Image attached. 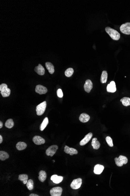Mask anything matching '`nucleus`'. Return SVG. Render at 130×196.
<instances>
[{"label": "nucleus", "instance_id": "obj_1", "mask_svg": "<svg viewBox=\"0 0 130 196\" xmlns=\"http://www.w3.org/2000/svg\"><path fill=\"white\" fill-rule=\"evenodd\" d=\"M105 31L113 40H118L120 38V34L116 30L112 29L109 27H107L105 28Z\"/></svg>", "mask_w": 130, "mask_h": 196}, {"label": "nucleus", "instance_id": "obj_2", "mask_svg": "<svg viewBox=\"0 0 130 196\" xmlns=\"http://www.w3.org/2000/svg\"><path fill=\"white\" fill-rule=\"evenodd\" d=\"M0 91L3 97L9 96L11 93V90L8 88V86L5 83H3L0 85Z\"/></svg>", "mask_w": 130, "mask_h": 196}, {"label": "nucleus", "instance_id": "obj_3", "mask_svg": "<svg viewBox=\"0 0 130 196\" xmlns=\"http://www.w3.org/2000/svg\"><path fill=\"white\" fill-rule=\"evenodd\" d=\"M46 107V101L41 103L36 107V111L37 115L41 116L45 113Z\"/></svg>", "mask_w": 130, "mask_h": 196}, {"label": "nucleus", "instance_id": "obj_4", "mask_svg": "<svg viewBox=\"0 0 130 196\" xmlns=\"http://www.w3.org/2000/svg\"><path fill=\"white\" fill-rule=\"evenodd\" d=\"M115 163L118 166L121 167L123 165L125 164L128 162V159L126 157L123 156H120L118 158H115Z\"/></svg>", "mask_w": 130, "mask_h": 196}, {"label": "nucleus", "instance_id": "obj_5", "mask_svg": "<svg viewBox=\"0 0 130 196\" xmlns=\"http://www.w3.org/2000/svg\"><path fill=\"white\" fill-rule=\"evenodd\" d=\"M120 30L123 34L130 35V22H126L122 24L120 27Z\"/></svg>", "mask_w": 130, "mask_h": 196}, {"label": "nucleus", "instance_id": "obj_6", "mask_svg": "<svg viewBox=\"0 0 130 196\" xmlns=\"http://www.w3.org/2000/svg\"><path fill=\"white\" fill-rule=\"evenodd\" d=\"M58 149V146L56 145H53L50 146L46 151V153L47 156L53 157L55 153Z\"/></svg>", "mask_w": 130, "mask_h": 196}, {"label": "nucleus", "instance_id": "obj_7", "mask_svg": "<svg viewBox=\"0 0 130 196\" xmlns=\"http://www.w3.org/2000/svg\"><path fill=\"white\" fill-rule=\"evenodd\" d=\"M62 192V189L60 187L53 188L50 191V194L51 196H61Z\"/></svg>", "mask_w": 130, "mask_h": 196}, {"label": "nucleus", "instance_id": "obj_8", "mask_svg": "<svg viewBox=\"0 0 130 196\" xmlns=\"http://www.w3.org/2000/svg\"><path fill=\"white\" fill-rule=\"evenodd\" d=\"M82 179L81 178L74 179L71 184V187L72 189H77L80 188L82 184Z\"/></svg>", "mask_w": 130, "mask_h": 196}, {"label": "nucleus", "instance_id": "obj_9", "mask_svg": "<svg viewBox=\"0 0 130 196\" xmlns=\"http://www.w3.org/2000/svg\"><path fill=\"white\" fill-rule=\"evenodd\" d=\"M35 92L41 95L45 94L48 91L47 88L42 85H39L36 86L35 89Z\"/></svg>", "mask_w": 130, "mask_h": 196}, {"label": "nucleus", "instance_id": "obj_10", "mask_svg": "<svg viewBox=\"0 0 130 196\" xmlns=\"http://www.w3.org/2000/svg\"><path fill=\"white\" fill-rule=\"evenodd\" d=\"M93 88L92 82L90 79H87L85 81L84 84V88L85 91L87 93H89L90 92L91 89Z\"/></svg>", "mask_w": 130, "mask_h": 196}, {"label": "nucleus", "instance_id": "obj_11", "mask_svg": "<svg viewBox=\"0 0 130 196\" xmlns=\"http://www.w3.org/2000/svg\"><path fill=\"white\" fill-rule=\"evenodd\" d=\"M64 151L71 156H73L74 154H77L78 153V151L76 149L74 148H69L67 146H65Z\"/></svg>", "mask_w": 130, "mask_h": 196}, {"label": "nucleus", "instance_id": "obj_12", "mask_svg": "<svg viewBox=\"0 0 130 196\" xmlns=\"http://www.w3.org/2000/svg\"><path fill=\"white\" fill-rule=\"evenodd\" d=\"M117 91V88H116V84L115 81H112L110 82V83L107 85V91L109 92H115Z\"/></svg>", "mask_w": 130, "mask_h": 196}, {"label": "nucleus", "instance_id": "obj_13", "mask_svg": "<svg viewBox=\"0 0 130 196\" xmlns=\"http://www.w3.org/2000/svg\"><path fill=\"white\" fill-rule=\"evenodd\" d=\"M93 134L91 133H88V134L85 136V137L80 142V144L81 146L85 145L87 144L91 139L92 137Z\"/></svg>", "mask_w": 130, "mask_h": 196}, {"label": "nucleus", "instance_id": "obj_14", "mask_svg": "<svg viewBox=\"0 0 130 196\" xmlns=\"http://www.w3.org/2000/svg\"><path fill=\"white\" fill-rule=\"evenodd\" d=\"M33 141L36 145H41L45 143V141L40 136H35L33 138Z\"/></svg>", "mask_w": 130, "mask_h": 196}, {"label": "nucleus", "instance_id": "obj_15", "mask_svg": "<svg viewBox=\"0 0 130 196\" xmlns=\"http://www.w3.org/2000/svg\"><path fill=\"white\" fill-rule=\"evenodd\" d=\"M34 71L40 75H43L45 73V68L40 64H39L38 66L35 67Z\"/></svg>", "mask_w": 130, "mask_h": 196}, {"label": "nucleus", "instance_id": "obj_16", "mask_svg": "<svg viewBox=\"0 0 130 196\" xmlns=\"http://www.w3.org/2000/svg\"><path fill=\"white\" fill-rule=\"evenodd\" d=\"M104 169V167L102 165L100 164H97L94 167V173L97 175H99L102 172Z\"/></svg>", "mask_w": 130, "mask_h": 196}, {"label": "nucleus", "instance_id": "obj_17", "mask_svg": "<svg viewBox=\"0 0 130 196\" xmlns=\"http://www.w3.org/2000/svg\"><path fill=\"white\" fill-rule=\"evenodd\" d=\"M63 179V177L58 176L56 175H52L51 177V180L55 184H59L61 183Z\"/></svg>", "mask_w": 130, "mask_h": 196}, {"label": "nucleus", "instance_id": "obj_18", "mask_svg": "<svg viewBox=\"0 0 130 196\" xmlns=\"http://www.w3.org/2000/svg\"><path fill=\"white\" fill-rule=\"evenodd\" d=\"M90 116L86 113H82L80 115L79 120L82 123H86L90 120Z\"/></svg>", "mask_w": 130, "mask_h": 196}, {"label": "nucleus", "instance_id": "obj_19", "mask_svg": "<svg viewBox=\"0 0 130 196\" xmlns=\"http://www.w3.org/2000/svg\"><path fill=\"white\" fill-rule=\"evenodd\" d=\"M45 66L46 67L48 70V71L49 73L51 74H53L54 72H55V69H54V67L53 65L52 64V63L50 62H47L46 63Z\"/></svg>", "mask_w": 130, "mask_h": 196}, {"label": "nucleus", "instance_id": "obj_20", "mask_svg": "<svg viewBox=\"0 0 130 196\" xmlns=\"http://www.w3.org/2000/svg\"><path fill=\"white\" fill-rule=\"evenodd\" d=\"M91 145L92 146L94 149H95V150H98L100 148L101 144H100L99 141H97V139L96 138H94L92 140Z\"/></svg>", "mask_w": 130, "mask_h": 196}, {"label": "nucleus", "instance_id": "obj_21", "mask_svg": "<svg viewBox=\"0 0 130 196\" xmlns=\"http://www.w3.org/2000/svg\"><path fill=\"white\" fill-rule=\"evenodd\" d=\"M39 176L38 177V179L41 182H44L46 178V173L45 171H40L39 173Z\"/></svg>", "mask_w": 130, "mask_h": 196}, {"label": "nucleus", "instance_id": "obj_22", "mask_svg": "<svg viewBox=\"0 0 130 196\" xmlns=\"http://www.w3.org/2000/svg\"><path fill=\"white\" fill-rule=\"evenodd\" d=\"M27 146V144L24 142H19L16 145V148L18 150L21 151L24 150Z\"/></svg>", "mask_w": 130, "mask_h": 196}, {"label": "nucleus", "instance_id": "obj_23", "mask_svg": "<svg viewBox=\"0 0 130 196\" xmlns=\"http://www.w3.org/2000/svg\"><path fill=\"white\" fill-rule=\"evenodd\" d=\"M28 176L26 174H21L19 175L18 180L20 181H22L24 184H27L28 181Z\"/></svg>", "mask_w": 130, "mask_h": 196}, {"label": "nucleus", "instance_id": "obj_24", "mask_svg": "<svg viewBox=\"0 0 130 196\" xmlns=\"http://www.w3.org/2000/svg\"><path fill=\"white\" fill-rule=\"evenodd\" d=\"M107 78V73L106 71H104L102 72L101 76V82L102 83H104L106 82Z\"/></svg>", "mask_w": 130, "mask_h": 196}, {"label": "nucleus", "instance_id": "obj_25", "mask_svg": "<svg viewBox=\"0 0 130 196\" xmlns=\"http://www.w3.org/2000/svg\"><path fill=\"white\" fill-rule=\"evenodd\" d=\"M48 124V119L47 117H46L44 119V120L43 121V122L40 126V130L41 131H43L46 127Z\"/></svg>", "mask_w": 130, "mask_h": 196}, {"label": "nucleus", "instance_id": "obj_26", "mask_svg": "<svg viewBox=\"0 0 130 196\" xmlns=\"http://www.w3.org/2000/svg\"><path fill=\"white\" fill-rule=\"evenodd\" d=\"M123 105L125 107L130 105V98L128 97H124L120 100Z\"/></svg>", "mask_w": 130, "mask_h": 196}, {"label": "nucleus", "instance_id": "obj_27", "mask_svg": "<svg viewBox=\"0 0 130 196\" xmlns=\"http://www.w3.org/2000/svg\"><path fill=\"white\" fill-rule=\"evenodd\" d=\"M9 156L7 152L4 151H0V159L2 161H5L8 159Z\"/></svg>", "mask_w": 130, "mask_h": 196}, {"label": "nucleus", "instance_id": "obj_28", "mask_svg": "<svg viewBox=\"0 0 130 196\" xmlns=\"http://www.w3.org/2000/svg\"><path fill=\"white\" fill-rule=\"evenodd\" d=\"M14 125L13 121L12 119H8L5 123V125L6 127L8 129H11Z\"/></svg>", "mask_w": 130, "mask_h": 196}, {"label": "nucleus", "instance_id": "obj_29", "mask_svg": "<svg viewBox=\"0 0 130 196\" xmlns=\"http://www.w3.org/2000/svg\"><path fill=\"white\" fill-rule=\"evenodd\" d=\"M27 188L29 190H32L34 188V182L32 179L29 180L26 184Z\"/></svg>", "mask_w": 130, "mask_h": 196}, {"label": "nucleus", "instance_id": "obj_30", "mask_svg": "<svg viewBox=\"0 0 130 196\" xmlns=\"http://www.w3.org/2000/svg\"><path fill=\"white\" fill-rule=\"evenodd\" d=\"M74 73V69L72 68H69L65 72V75L67 77H71Z\"/></svg>", "mask_w": 130, "mask_h": 196}, {"label": "nucleus", "instance_id": "obj_31", "mask_svg": "<svg viewBox=\"0 0 130 196\" xmlns=\"http://www.w3.org/2000/svg\"><path fill=\"white\" fill-rule=\"evenodd\" d=\"M106 141L108 145L110 147H113V143L112 139L109 136H107L106 138Z\"/></svg>", "mask_w": 130, "mask_h": 196}, {"label": "nucleus", "instance_id": "obj_32", "mask_svg": "<svg viewBox=\"0 0 130 196\" xmlns=\"http://www.w3.org/2000/svg\"><path fill=\"white\" fill-rule=\"evenodd\" d=\"M57 95L58 97L62 98L63 97V94L61 89H58L57 91Z\"/></svg>", "mask_w": 130, "mask_h": 196}, {"label": "nucleus", "instance_id": "obj_33", "mask_svg": "<svg viewBox=\"0 0 130 196\" xmlns=\"http://www.w3.org/2000/svg\"><path fill=\"white\" fill-rule=\"evenodd\" d=\"M3 137H2V136H1V135H0V143L1 144V143L3 142Z\"/></svg>", "mask_w": 130, "mask_h": 196}, {"label": "nucleus", "instance_id": "obj_34", "mask_svg": "<svg viewBox=\"0 0 130 196\" xmlns=\"http://www.w3.org/2000/svg\"><path fill=\"white\" fill-rule=\"evenodd\" d=\"M3 127V123H2V121H0V128L1 129V128Z\"/></svg>", "mask_w": 130, "mask_h": 196}, {"label": "nucleus", "instance_id": "obj_35", "mask_svg": "<svg viewBox=\"0 0 130 196\" xmlns=\"http://www.w3.org/2000/svg\"><path fill=\"white\" fill-rule=\"evenodd\" d=\"M38 194H30L29 196H38Z\"/></svg>", "mask_w": 130, "mask_h": 196}]
</instances>
